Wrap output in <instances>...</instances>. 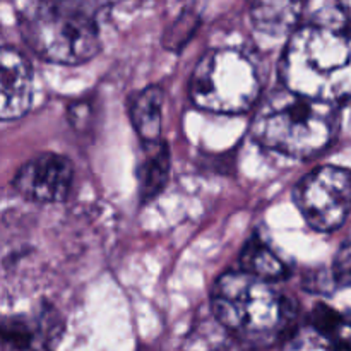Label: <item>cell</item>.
<instances>
[{"instance_id": "obj_7", "label": "cell", "mask_w": 351, "mask_h": 351, "mask_svg": "<svg viewBox=\"0 0 351 351\" xmlns=\"http://www.w3.org/2000/svg\"><path fill=\"white\" fill-rule=\"evenodd\" d=\"M74 182V165L57 153H41L17 170L14 189L31 202L55 204L67 199Z\"/></svg>"}, {"instance_id": "obj_12", "label": "cell", "mask_w": 351, "mask_h": 351, "mask_svg": "<svg viewBox=\"0 0 351 351\" xmlns=\"http://www.w3.org/2000/svg\"><path fill=\"white\" fill-rule=\"evenodd\" d=\"M304 5L297 2H259L252 5V23L256 29L271 36L293 33L298 26Z\"/></svg>"}, {"instance_id": "obj_16", "label": "cell", "mask_w": 351, "mask_h": 351, "mask_svg": "<svg viewBox=\"0 0 351 351\" xmlns=\"http://www.w3.org/2000/svg\"><path fill=\"white\" fill-rule=\"evenodd\" d=\"M339 351H351V348H339Z\"/></svg>"}, {"instance_id": "obj_13", "label": "cell", "mask_w": 351, "mask_h": 351, "mask_svg": "<svg viewBox=\"0 0 351 351\" xmlns=\"http://www.w3.org/2000/svg\"><path fill=\"white\" fill-rule=\"evenodd\" d=\"M331 276L338 288L351 287V240L339 247L338 254L332 261Z\"/></svg>"}, {"instance_id": "obj_2", "label": "cell", "mask_w": 351, "mask_h": 351, "mask_svg": "<svg viewBox=\"0 0 351 351\" xmlns=\"http://www.w3.org/2000/svg\"><path fill=\"white\" fill-rule=\"evenodd\" d=\"M216 321L243 345L266 348L283 338L295 319V307L273 283L257 280L243 271L225 273L211 293Z\"/></svg>"}, {"instance_id": "obj_14", "label": "cell", "mask_w": 351, "mask_h": 351, "mask_svg": "<svg viewBox=\"0 0 351 351\" xmlns=\"http://www.w3.org/2000/svg\"><path fill=\"white\" fill-rule=\"evenodd\" d=\"M195 21H194V16L192 14H185V16H182L180 19L177 21V24L173 26V29H171L170 36H167V41L165 43L170 45L171 48H178L180 47V34L184 33V38L185 40H189L191 38V34L194 33L195 29Z\"/></svg>"}, {"instance_id": "obj_4", "label": "cell", "mask_w": 351, "mask_h": 351, "mask_svg": "<svg viewBox=\"0 0 351 351\" xmlns=\"http://www.w3.org/2000/svg\"><path fill=\"white\" fill-rule=\"evenodd\" d=\"M93 2H31L19 10V26L27 47L43 60L77 65L91 60L101 47L99 10Z\"/></svg>"}, {"instance_id": "obj_5", "label": "cell", "mask_w": 351, "mask_h": 351, "mask_svg": "<svg viewBox=\"0 0 351 351\" xmlns=\"http://www.w3.org/2000/svg\"><path fill=\"white\" fill-rule=\"evenodd\" d=\"M261 81L256 65L233 48L211 50L197 62L191 77V98L215 113H242L256 105Z\"/></svg>"}, {"instance_id": "obj_11", "label": "cell", "mask_w": 351, "mask_h": 351, "mask_svg": "<svg viewBox=\"0 0 351 351\" xmlns=\"http://www.w3.org/2000/svg\"><path fill=\"white\" fill-rule=\"evenodd\" d=\"M242 271L267 283H274L288 276V266L285 261L259 235H254L243 247Z\"/></svg>"}, {"instance_id": "obj_9", "label": "cell", "mask_w": 351, "mask_h": 351, "mask_svg": "<svg viewBox=\"0 0 351 351\" xmlns=\"http://www.w3.org/2000/svg\"><path fill=\"white\" fill-rule=\"evenodd\" d=\"M130 119L144 144L160 143L163 123V89L160 86H147L137 93L130 106Z\"/></svg>"}, {"instance_id": "obj_8", "label": "cell", "mask_w": 351, "mask_h": 351, "mask_svg": "<svg viewBox=\"0 0 351 351\" xmlns=\"http://www.w3.org/2000/svg\"><path fill=\"white\" fill-rule=\"evenodd\" d=\"M34 95V77L29 62L17 50L0 47V120L26 115Z\"/></svg>"}, {"instance_id": "obj_10", "label": "cell", "mask_w": 351, "mask_h": 351, "mask_svg": "<svg viewBox=\"0 0 351 351\" xmlns=\"http://www.w3.org/2000/svg\"><path fill=\"white\" fill-rule=\"evenodd\" d=\"M144 158L139 163L137 177H139V192L143 201H151L156 197L167 185L170 177L171 156L170 147L165 141L154 144H144Z\"/></svg>"}, {"instance_id": "obj_1", "label": "cell", "mask_w": 351, "mask_h": 351, "mask_svg": "<svg viewBox=\"0 0 351 351\" xmlns=\"http://www.w3.org/2000/svg\"><path fill=\"white\" fill-rule=\"evenodd\" d=\"M285 88L319 101L351 99V26L305 24L288 38L280 64Z\"/></svg>"}, {"instance_id": "obj_15", "label": "cell", "mask_w": 351, "mask_h": 351, "mask_svg": "<svg viewBox=\"0 0 351 351\" xmlns=\"http://www.w3.org/2000/svg\"><path fill=\"white\" fill-rule=\"evenodd\" d=\"M341 5H343V9H345L346 17H348V21L351 23V2H345V3H341Z\"/></svg>"}, {"instance_id": "obj_3", "label": "cell", "mask_w": 351, "mask_h": 351, "mask_svg": "<svg viewBox=\"0 0 351 351\" xmlns=\"http://www.w3.org/2000/svg\"><path fill=\"white\" fill-rule=\"evenodd\" d=\"M339 129L338 105L276 89L261 101L252 120V136L263 147L308 160L331 146Z\"/></svg>"}, {"instance_id": "obj_6", "label": "cell", "mask_w": 351, "mask_h": 351, "mask_svg": "<svg viewBox=\"0 0 351 351\" xmlns=\"http://www.w3.org/2000/svg\"><path fill=\"white\" fill-rule=\"evenodd\" d=\"M295 202L305 221L317 232H335L351 213V170L321 167L295 187Z\"/></svg>"}]
</instances>
